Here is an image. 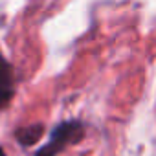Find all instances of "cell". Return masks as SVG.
I'll return each instance as SVG.
<instances>
[{"label":"cell","instance_id":"1","mask_svg":"<svg viewBox=\"0 0 156 156\" xmlns=\"http://www.w3.org/2000/svg\"><path fill=\"white\" fill-rule=\"evenodd\" d=\"M83 136H85V127L79 121L59 123L53 129V132L50 136V141L42 149H39L35 156H57L64 147H68L70 143H77Z\"/></svg>","mask_w":156,"mask_h":156},{"label":"cell","instance_id":"2","mask_svg":"<svg viewBox=\"0 0 156 156\" xmlns=\"http://www.w3.org/2000/svg\"><path fill=\"white\" fill-rule=\"evenodd\" d=\"M15 94V79L9 62L0 53V107H6Z\"/></svg>","mask_w":156,"mask_h":156},{"label":"cell","instance_id":"3","mask_svg":"<svg viewBox=\"0 0 156 156\" xmlns=\"http://www.w3.org/2000/svg\"><path fill=\"white\" fill-rule=\"evenodd\" d=\"M42 134H44V127L42 125H28V127H22V129H19L17 130V140L22 143V145H33V143H37L41 138H42Z\"/></svg>","mask_w":156,"mask_h":156},{"label":"cell","instance_id":"4","mask_svg":"<svg viewBox=\"0 0 156 156\" xmlns=\"http://www.w3.org/2000/svg\"><path fill=\"white\" fill-rule=\"evenodd\" d=\"M0 156H8V154H6V151H4L2 147H0Z\"/></svg>","mask_w":156,"mask_h":156}]
</instances>
